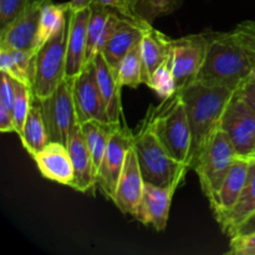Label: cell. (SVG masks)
Instances as JSON below:
<instances>
[{"mask_svg": "<svg viewBox=\"0 0 255 255\" xmlns=\"http://www.w3.org/2000/svg\"><path fill=\"white\" fill-rule=\"evenodd\" d=\"M178 91L186 105L191 127V169H193L216 132L221 128L224 110L234 91L201 81H193Z\"/></svg>", "mask_w": 255, "mask_h": 255, "instance_id": "cell-1", "label": "cell"}, {"mask_svg": "<svg viewBox=\"0 0 255 255\" xmlns=\"http://www.w3.org/2000/svg\"><path fill=\"white\" fill-rule=\"evenodd\" d=\"M206 59L196 81L224 86L234 92L255 72L251 54L237 34L207 31Z\"/></svg>", "mask_w": 255, "mask_h": 255, "instance_id": "cell-2", "label": "cell"}, {"mask_svg": "<svg viewBox=\"0 0 255 255\" xmlns=\"http://www.w3.org/2000/svg\"><path fill=\"white\" fill-rule=\"evenodd\" d=\"M132 146L146 183L169 187L176 191L181 187L189 168L176 161L157 138L148 111L139 124L138 131L133 133Z\"/></svg>", "mask_w": 255, "mask_h": 255, "instance_id": "cell-3", "label": "cell"}, {"mask_svg": "<svg viewBox=\"0 0 255 255\" xmlns=\"http://www.w3.org/2000/svg\"><path fill=\"white\" fill-rule=\"evenodd\" d=\"M154 134L169 154L191 169L192 133L186 105L179 91L162 100L157 107L149 106Z\"/></svg>", "mask_w": 255, "mask_h": 255, "instance_id": "cell-4", "label": "cell"}, {"mask_svg": "<svg viewBox=\"0 0 255 255\" xmlns=\"http://www.w3.org/2000/svg\"><path fill=\"white\" fill-rule=\"evenodd\" d=\"M69 16L35 54L34 95L42 100L50 96L65 79Z\"/></svg>", "mask_w": 255, "mask_h": 255, "instance_id": "cell-5", "label": "cell"}, {"mask_svg": "<svg viewBox=\"0 0 255 255\" xmlns=\"http://www.w3.org/2000/svg\"><path fill=\"white\" fill-rule=\"evenodd\" d=\"M237 156L229 137L219 128L193 168L198 174L202 191L209 202L216 197Z\"/></svg>", "mask_w": 255, "mask_h": 255, "instance_id": "cell-6", "label": "cell"}, {"mask_svg": "<svg viewBox=\"0 0 255 255\" xmlns=\"http://www.w3.org/2000/svg\"><path fill=\"white\" fill-rule=\"evenodd\" d=\"M40 105L50 142L67 146L72 129L79 124L72 96V80L65 77L50 96L40 100Z\"/></svg>", "mask_w": 255, "mask_h": 255, "instance_id": "cell-7", "label": "cell"}, {"mask_svg": "<svg viewBox=\"0 0 255 255\" xmlns=\"http://www.w3.org/2000/svg\"><path fill=\"white\" fill-rule=\"evenodd\" d=\"M238 156L251 157L255 152V111L234 92L221 122Z\"/></svg>", "mask_w": 255, "mask_h": 255, "instance_id": "cell-8", "label": "cell"}, {"mask_svg": "<svg viewBox=\"0 0 255 255\" xmlns=\"http://www.w3.org/2000/svg\"><path fill=\"white\" fill-rule=\"evenodd\" d=\"M133 143V132L120 125L110 138L96 176V186L105 198L112 201L116 193L117 183L124 169L128 149Z\"/></svg>", "mask_w": 255, "mask_h": 255, "instance_id": "cell-9", "label": "cell"}, {"mask_svg": "<svg viewBox=\"0 0 255 255\" xmlns=\"http://www.w3.org/2000/svg\"><path fill=\"white\" fill-rule=\"evenodd\" d=\"M207 46V32L187 35L173 40L171 67L178 90L196 81L206 59Z\"/></svg>", "mask_w": 255, "mask_h": 255, "instance_id": "cell-10", "label": "cell"}, {"mask_svg": "<svg viewBox=\"0 0 255 255\" xmlns=\"http://www.w3.org/2000/svg\"><path fill=\"white\" fill-rule=\"evenodd\" d=\"M72 96L80 125L92 120L111 122L107 116L106 106L100 91L94 61L85 65L82 71L72 79Z\"/></svg>", "mask_w": 255, "mask_h": 255, "instance_id": "cell-11", "label": "cell"}, {"mask_svg": "<svg viewBox=\"0 0 255 255\" xmlns=\"http://www.w3.org/2000/svg\"><path fill=\"white\" fill-rule=\"evenodd\" d=\"M44 0H37L0 30V47L36 54V37Z\"/></svg>", "mask_w": 255, "mask_h": 255, "instance_id": "cell-12", "label": "cell"}, {"mask_svg": "<svg viewBox=\"0 0 255 255\" xmlns=\"http://www.w3.org/2000/svg\"><path fill=\"white\" fill-rule=\"evenodd\" d=\"M90 19V6L71 9L69 11L67 27L66 70L65 77L75 79L86 65L87 25Z\"/></svg>", "mask_w": 255, "mask_h": 255, "instance_id": "cell-13", "label": "cell"}, {"mask_svg": "<svg viewBox=\"0 0 255 255\" xmlns=\"http://www.w3.org/2000/svg\"><path fill=\"white\" fill-rule=\"evenodd\" d=\"M176 189L169 187H159L156 184L146 183L142 198L139 201L133 218L144 226H151L157 232L166 229L171 211L172 198Z\"/></svg>", "mask_w": 255, "mask_h": 255, "instance_id": "cell-14", "label": "cell"}, {"mask_svg": "<svg viewBox=\"0 0 255 255\" xmlns=\"http://www.w3.org/2000/svg\"><path fill=\"white\" fill-rule=\"evenodd\" d=\"M143 188L144 179L137 161L136 152L132 146L127 152L124 169L120 176L112 202L122 213L133 217L143 194Z\"/></svg>", "mask_w": 255, "mask_h": 255, "instance_id": "cell-15", "label": "cell"}, {"mask_svg": "<svg viewBox=\"0 0 255 255\" xmlns=\"http://www.w3.org/2000/svg\"><path fill=\"white\" fill-rule=\"evenodd\" d=\"M248 169L249 157L237 156L221 188L217 192L216 197L209 202L218 223L223 221L224 217L233 209V207L238 202L239 197L246 187Z\"/></svg>", "mask_w": 255, "mask_h": 255, "instance_id": "cell-16", "label": "cell"}, {"mask_svg": "<svg viewBox=\"0 0 255 255\" xmlns=\"http://www.w3.org/2000/svg\"><path fill=\"white\" fill-rule=\"evenodd\" d=\"M70 157L74 166V182L71 188L87 193L96 188V169L89 148L85 142L81 125L77 124L67 142Z\"/></svg>", "mask_w": 255, "mask_h": 255, "instance_id": "cell-17", "label": "cell"}, {"mask_svg": "<svg viewBox=\"0 0 255 255\" xmlns=\"http://www.w3.org/2000/svg\"><path fill=\"white\" fill-rule=\"evenodd\" d=\"M141 37L142 22L122 16L116 31L110 37L101 51L116 79L124 59L131 51L132 47L141 40Z\"/></svg>", "mask_w": 255, "mask_h": 255, "instance_id": "cell-18", "label": "cell"}, {"mask_svg": "<svg viewBox=\"0 0 255 255\" xmlns=\"http://www.w3.org/2000/svg\"><path fill=\"white\" fill-rule=\"evenodd\" d=\"M34 161L45 178L64 186H72L74 166L67 146L60 142H49L46 147L34 157Z\"/></svg>", "mask_w": 255, "mask_h": 255, "instance_id": "cell-19", "label": "cell"}, {"mask_svg": "<svg viewBox=\"0 0 255 255\" xmlns=\"http://www.w3.org/2000/svg\"><path fill=\"white\" fill-rule=\"evenodd\" d=\"M173 47V40L166 34L154 29L152 24L142 22L141 54L143 65V85L147 84L154 70L169 59Z\"/></svg>", "mask_w": 255, "mask_h": 255, "instance_id": "cell-20", "label": "cell"}, {"mask_svg": "<svg viewBox=\"0 0 255 255\" xmlns=\"http://www.w3.org/2000/svg\"><path fill=\"white\" fill-rule=\"evenodd\" d=\"M96 66L97 82L100 91L106 106L107 116L112 124H121L122 107H121V89L114 72L110 69L109 64L105 60L104 55L100 52L94 59Z\"/></svg>", "mask_w": 255, "mask_h": 255, "instance_id": "cell-21", "label": "cell"}, {"mask_svg": "<svg viewBox=\"0 0 255 255\" xmlns=\"http://www.w3.org/2000/svg\"><path fill=\"white\" fill-rule=\"evenodd\" d=\"M253 212H255V157H249V169L246 187L233 209L219 223L223 233L231 238L239 224L243 223Z\"/></svg>", "mask_w": 255, "mask_h": 255, "instance_id": "cell-22", "label": "cell"}, {"mask_svg": "<svg viewBox=\"0 0 255 255\" xmlns=\"http://www.w3.org/2000/svg\"><path fill=\"white\" fill-rule=\"evenodd\" d=\"M19 137L24 148L32 158L39 152H41L50 142L46 125H45L44 116H42L41 105H40V100L36 97L30 107V111L27 114Z\"/></svg>", "mask_w": 255, "mask_h": 255, "instance_id": "cell-23", "label": "cell"}, {"mask_svg": "<svg viewBox=\"0 0 255 255\" xmlns=\"http://www.w3.org/2000/svg\"><path fill=\"white\" fill-rule=\"evenodd\" d=\"M0 70L16 81L34 86L35 54L0 47Z\"/></svg>", "mask_w": 255, "mask_h": 255, "instance_id": "cell-24", "label": "cell"}, {"mask_svg": "<svg viewBox=\"0 0 255 255\" xmlns=\"http://www.w3.org/2000/svg\"><path fill=\"white\" fill-rule=\"evenodd\" d=\"M121 124L101 122L96 121V120L87 121L81 125L85 142H86V146L89 148L90 154H91L92 161H94L95 169H96V176L102 158H104L105 152H106L107 146H109L110 138H111L112 133Z\"/></svg>", "mask_w": 255, "mask_h": 255, "instance_id": "cell-25", "label": "cell"}, {"mask_svg": "<svg viewBox=\"0 0 255 255\" xmlns=\"http://www.w3.org/2000/svg\"><path fill=\"white\" fill-rule=\"evenodd\" d=\"M70 1L56 4L52 0H44L41 7V15L39 21V31L36 37V51L44 45V42L56 32V30L64 24L69 16Z\"/></svg>", "mask_w": 255, "mask_h": 255, "instance_id": "cell-26", "label": "cell"}, {"mask_svg": "<svg viewBox=\"0 0 255 255\" xmlns=\"http://www.w3.org/2000/svg\"><path fill=\"white\" fill-rule=\"evenodd\" d=\"M181 5L182 0H131L132 19L138 22L153 24L154 20L172 14Z\"/></svg>", "mask_w": 255, "mask_h": 255, "instance_id": "cell-27", "label": "cell"}, {"mask_svg": "<svg viewBox=\"0 0 255 255\" xmlns=\"http://www.w3.org/2000/svg\"><path fill=\"white\" fill-rule=\"evenodd\" d=\"M112 9L92 1L90 4V19L87 25V49H86V64L94 61L96 55L99 54V42L101 35L106 26L107 19Z\"/></svg>", "mask_w": 255, "mask_h": 255, "instance_id": "cell-28", "label": "cell"}, {"mask_svg": "<svg viewBox=\"0 0 255 255\" xmlns=\"http://www.w3.org/2000/svg\"><path fill=\"white\" fill-rule=\"evenodd\" d=\"M117 82L121 87L127 86L137 89L143 84V65H142L141 40L126 55L120 67Z\"/></svg>", "mask_w": 255, "mask_h": 255, "instance_id": "cell-29", "label": "cell"}, {"mask_svg": "<svg viewBox=\"0 0 255 255\" xmlns=\"http://www.w3.org/2000/svg\"><path fill=\"white\" fill-rule=\"evenodd\" d=\"M146 86L153 90L161 100L167 99V97L172 96V95L178 91L176 79H174L173 72H172L171 56L158 69L154 70V72L147 81Z\"/></svg>", "mask_w": 255, "mask_h": 255, "instance_id": "cell-30", "label": "cell"}, {"mask_svg": "<svg viewBox=\"0 0 255 255\" xmlns=\"http://www.w3.org/2000/svg\"><path fill=\"white\" fill-rule=\"evenodd\" d=\"M15 87V100H14V119L16 126V134L19 136L22 126L25 124L27 114L30 111L32 102L35 100L34 90L31 86L14 80Z\"/></svg>", "mask_w": 255, "mask_h": 255, "instance_id": "cell-31", "label": "cell"}, {"mask_svg": "<svg viewBox=\"0 0 255 255\" xmlns=\"http://www.w3.org/2000/svg\"><path fill=\"white\" fill-rule=\"evenodd\" d=\"M37 0H0V30Z\"/></svg>", "mask_w": 255, "mask_h": 255, "instance_id": "cell-32", "label": "cell"}, {"mask_svg": "<svg viewBox=\"0 0 255 255\" xmlns=\"http://www.w3.org/2000/svg\"><path fill=\"white\" fill-rule=\"evenodd\" d=\"M228 253L233 255H255V232L246 236L232 237Z\"/></svg>", "mask_w": 255, "mask_h": 255, "instance_id": "cell-33", "label": "cell"}, {"mask_svg": "<svg viewBox=\"0 0 255 255\" xmlns=\"http://www.w3.org/2000/svg\"><path fill=\"white\" fill-rule=\"evenodd\" d=\"M234 32L239 37V40L243 42L244 46L247 47L255 65V21L247 20V21L241 22L234 29Z\"/></svg>", "mask_w": 255, "mask_h": 255, "instance_id": "cell-34", "label": "cell"}, {"mask_svg": "<svg viewBox=\"0 0 255 255\" xmlns=\"http://www.w3.org/2000/svg\"><path fill=\"white\" fill-rule=\"evenodd\" d=\"M236 92L255 111V72L242 84Z\"/></svg>", "mask_w": 255, "mask_h": 255, "instance_id": "cell-35", "label": "cell"}, {"mask_svg": "<svg viewBox=\"0 0 255 255\" xmlns=\"http://www.w3.org/2000/svg\"><path fill=\"white\" fill-rule=\"evenodd\" d=\"M255 232V212L251 214L243 223L239 224L238 228L234 231V233L232 234V237H236V236H246V234H251Z\"/></svg>", "mask_w": 255, "mask_h": 255, "instance_id": "cell-36", "label": "cell"}, {"mask_svg": "<svg viewBox=\"0 0 255 255\" xmlns=\"http://www.w3.org/2000/svg\"><path fill=\"white\" fill-rule=\"evenodd\" d=\"M92 0H71L70 1V6L71 9H81V7L90 6Z\"/></svg>", "mask_w": 255, "mask_h": 255, "instance_id": "cell-37", "label": "cell"}, {"mask_svg": "<svg viewBox=\"0 0 255 255\" xmlns=\"http://www.w3.org/2000/svg\"><path fill=\"white\" fill-rule=\"evenodd\" d=\"M128 2H129V7H131V0H128Z\"/></svg>", "mask_w": 255, "mask_h": 255, "instance_id": "cell-38", "label": "cell"}, {"mask_svg": "<svg viewBox=\"0 0 255 255\" xmlns=\"http://www.w3.org/2000/svg\"><path fill=\"white\" fill-rule=\"evenodd\" d=\"M251 157H255V153L254 154H252V156Z\"/></svg>", "mask_w": 255, "mask_h": 255, "instance_id": "cell-39", "label": "cell"}, {"mask_svg": "<svg viewBox=\"0 0 255 255\" xmlns=\"http://www.w3.org/2000/svg\"><path fill=\"white\" fill-rule=\"evenodd\" d=\"M254 153H255V152H254ZM254 153H253V154H254Z\"/></svg>", "mask_w": 255, "mask_h": 255, "instance_id": "cell-40", "label": "cell"}]
</instances>
